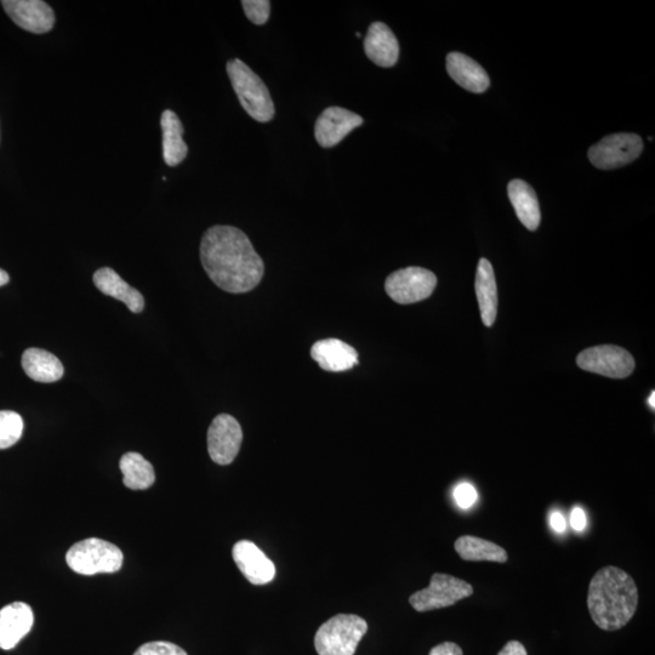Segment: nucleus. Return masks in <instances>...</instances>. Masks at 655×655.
Here are the masks:
<instances>
[{"label":"nucleus","instance_id":"23","mask_svg":"<svg viewBox=\"0 0 655 655\" xmlns=\"http://www.w3.org/2000/svg\"><path fill=\"white\" fill-rule=\"evenodd\" d=\"M455 551L465 561L508 562V552L501 546L472 535H464L454 543Z\"/></svg>","mask_w":655,"mask_h":655},{"label":"nucleus","instance_id":"13","mask_svg":"<svg viewBox=\"0 0 655 655\" xmlns=\"http://www.w3.org/2000/svg\"><path fill=\"white\" fill-rule=\"evenodd\" d=\"M232 556L239 571L253 585L269 584L275 578V565L252 541H238L233 546Z\"/></svg>","mask_w":655,"mask_h":655},{"label":"nucleus","instance_id":"7","mask_svg":"<svg viewBox=\"0 0 655 655\" xmlns=\"http://www.w3.org/2000/svg\"><path fill=\"white\" fill-rule=\"evenodd\" d=\"M437 286L434 272L423 267H407L386 278L387 295L397 304L409 305L430 298Z\"/></svg>","mask_w":655,"mask_h":655},{"label":"nucleus","instance_id":"4","mask_svg":"<svg viewBox=\"0 0 655 655\" xmlns=\"http://www.w3.org/2000/svg\"><path fill=\"white\" fill-rule=\"evenodd\" d=\"M367 631L366 620L358 615H335L318 629L316 651L318 655H353Z\"/></svg>","mask_w":655,"mask_h":655},{"label":"nucleus","instance_id":"19","mask_svg":"<svg viewBox=\"0 0 655 655\" xmlns=\"http://www.w3.org/2000/svg\"><path fill=\"white\" fill-rule=\"evenodd\" d=\"M475 289L482 322L484 326L492 327L497 320L498 288L493 266L487 259L478 262Z\"/></svg>","mask_w":655,"mask_h":655},{"label":"nucleus","instance_id":"34","mask_svg":"<svg viewBox=\"0 0 655 655\" xmlns=\"http://www.w3.org/2000/svg\"><path fill=\"white\" fill-rule=\"evenodd\" d=\"M654 400H655V393L652 392L651 397H649L648 403H649V406H651V408H652L653 410L655 409V403H654Z\"/></svg>","mask_w":655,"mask_h":655},{"label":"nucleus","instance_id":"22","mask_svg":"<svg viewBox=\"0 0 655 655\" xmlns=\"http://www.w3.org/2000/svg\"><path fill=\"white\" fill-rule=\"evenodd\" d=\"M163 130V157L169 167H176L185 161L189 147L185 144L184 125L176 113L170 110L164 111L161 118Z\"/></svg>","mask_w":655,"mask_h":655},{"label":"nucleus","instance_id":"8","mask_svg":"<svg viewBox=\"0 0 655 655\" xmlns=\"http://www.w3.org/2000/svg\"><path fill=\"white\" fill-rule=\"evenodd\" d=\"M577 364L586 372L612 379L630 377L636 366L630 352L614 345L595 346L580 352Z\"/></svg>","mask_w":655,"mask_h":655},{"label":"nucleus","instance_id":"6","mask_svg":"<svg viewBox=\"0 0 655 655\" xmlns=\"http://www.w3.org/2000/svg\"><path fill=\"white\" fill-rule=\"evenodd\" d=\"M472 594L474 588L465 580L448 574L435 573L432 575L429 588L415 592L410 596L409 603L415 611L424 613L451 607Z\"/></svg>","mask_w":655,"mask_h":655},{"label":"nucleus","instance_id":"16","mask_svg":"<svg viewBox=\"0 0 655 655\" xmlns=\"http://www.w3.org/2000/svg\"><path fill=\"white\" fill-rule=\"evenodd\" d=\"M311 357L327 372H346L358 364V353L349 344L338 339L317 341L311 349Z\"/></svg>","mask_w":655,"mask_h":655},{"label":"nucleus","instance_id":"31","mask_svg":"<svg viewBox=\"0 0 655 655\" xmlns=\"http://www.w3.org/2000/svg\"><path fill=\"white\" fill-rule=\"evenodd\" d=\"M498 655H528L526 648L518 641H510L501 649Z\"/></svg>","mask_w":655,"mask_h":655},{"label":"nucleus","instance_id":"32","mask_svg":"<svg viewBox=\"0 0 655 655\" xmlns=\"http://www.w3.org/2000/svg\"><path fill=\"white\" fill-rule=\"evenodd\" d=\"M550 524L552 529L557 533H563L566 531V518L561 514V512H554L550 517Z\"/></svg>","mask_w":655,"mask_h":655},{"label":"nucleus","instance_id":"30","mask_svg":"<svg viewBox=\"0 0 655 655\" xmlns=\"http://www.w3.org/2000/svg\"><path fill=\"white\" fill-rule=\"evenodd\" d=\"M571 524L574 531L583 532L586 527V516L582 508H574L571 515Z\"/></svg>","mask_w":655,"mask_h":655},{"label":"nucleus","instance_id":"20","mask_svg":"<svg viewBox=\"0 0 655 655\" xmlns=\"http://www.w3.org/2000/svg\"><path fill=\"white\" fill-rule=\"evenodd\" d=\"M22 368L28 378L37 383L50 384L64 377L65 368L58 357L42 349H28L22 355Z\"/></svg>","mask_w":655,"mask_h":655},{"label":"nucleus","instance_id":"14","mask_svg":"<svg viewBox=\"0 0 655 655\" xmlns=\"http://www.w3.org/2000/svg\"><path fill=\"white\" fill-rule=\"evenodd\" d=\"M32 608L25 602H14L0 609V648L10 651L31 631Z\"/></svg>","mask_w":655,"mask_h":655},{"label":"nucleus","instance_id":"33","mask_svg":"<svg viewBox=\"0 0 655 655\" xmlns=\"http://www.w3.org/2000/svg\"><path fill=\"white\" fill-rule=\"evenodd\" d=\"M9 275L7 272L4 270L0 269V287L5 286V284L9 283Z\"/></svg>","mask_w":655,"mask_h":655},{"label":"nucleus","instance_id":"24","mask_svg":"<svg viewBox=\"0 0 655 655\" xmlns=\"http://www.w3.org/2000/svg\"><path fill=\"white\" fill-rule=\"evenodd\" d=\"M119 467H121L124 476L125 487L131 489V491H145V489L152 487L156 481L155 469H153L150 461H147L139 453L124 454L121 461H119Z\"/></svg>","mask_w":655,"mask_h":655},{"label":"nucleus","instance_id":"11","mask_svg":"<svg viewBox=\"0 0 655 655\" xmlns=\"http://www.w3.org/2000/svg\"><path fill=\"white\" fill-rule=\"evenodd\" d=\"M3 9L22 30L43 34L53 30L54 10L42 0H3Z\"/></svg>","mask_w":655,"mask_h":655},{"label":"nucleus","instance_id":"18","mask_svg":"<svg viewBox=\"0 0 655 655\" xmlns=\"http://www.w3.org/2000/svg\"><path fill=\"white\" fill-rule=\"evenodd\" d=\"M94 283L96 288L102 294L111 296L127 305L128 309L134 313H140L144 310V296L135 288L129 286L124 279L110 267H104L95 272Z\"/></svg>","mask_w":655,"mask_h":655},{"label":"nucleus","instance_id":"3","mask_svg":"<svg viewBox=\"0 0 655 655\" xmlns=\"http://www.w3.org/2000/svg\"><path fill=\"white\" fill-rule=\"evenodd\" d=\"M226 70L244 111L256 122H271L275 117V104L258 74L239 59L227 62Z\"/></svg>","mask_w":655,"mask_h":655},{"label":"nucleus","instance_id":"29","mask_svg":"<svg viewBox=\"0 0 655 655\" xmlns=\"http://www.w3.org/2000/svg\"><path fill=\"white\" fill-rule=\"evenodd\" d=\"M429 655H464L463 649L453 642H444L431 649Z\"/></svg>","mask_w":655,"mask_h":655},{"label":"nucleus","instance_id":"25","mask_svg":"<svg viewBox=\"0 0 655 655\" xmlns=\"http://www.w3.org/2000/svg\"><path fill=\"white\" fill-rule=\"evenodd\" d=\"M24 420L11 410H0V449L13 447L24 432Z\"/></svg>","mask_w":655,"mask_h":655},{"label":"nucleus","instance_id":"12","mask_svg":"<svg viewBox=\"0 0 655 655\" xmlns=\"http://www.w3.org/2000/svg\"><path fill=\"white\" fill-rule=\"evenodd\" d=\"M363 124V118L346 108L333 106L324 110L315 125V138L323 148H332Z\"/></svg>","mask_w":655,"mask_h":655},{"label":"nucleus","instance_id":"17","mask_svg":"<svg viewBox=\"0 0 655 655\" xmlns=\"http://www.w3.org/2000/svg\"><path fill=\"white\" fill-rule=\"evenodd\" d=\"M447 71L455 83L471 93L482 94L491 85V79L483 67L457 51L448 54Z\"/></svg>","mask_w":655,"mask_h":655},{"label":"nucleus","instance_id":"5","mask_svg":"<svg viewBox=\"0 0 655 655\" xmlns=\"http://www.w3.org/2000/svg\"><path fill=\"white\" fill-rule=\"evenodd\" d=\"M123 552L108 541L90 538L74 544L66 555L68 567L83 575L116 573L122 568Z\"/></svg>","mask_w":655,"mask_h":655},{"label":"nucleus","instance_id":"26","mask_svg":"<svg viewBox=\"0 0 655 655\" xmlns=\"http://www.w3.org/2000/svg\"><path fill=\"white\" fill-rule=\"evenodd\" d=\"M244 13L255 25H265L270 19L271 3L267 0H243Z\"/></svg>","mask_w":655,"mask_h":655},{"label":"nucleus","instance_id":"27","mask_svg":"<svg viewBox=\"0 0 655 655\" xmlns=\"http://www.w3.org/2000/svg\"><path fill=\"white\" fill-rule=\"evenodd\" d=\"M134 655H187V653L174 643L157 641L141 646Z\"/></svg>","mask_w":655,"mask_h":655},{"label":"nucleus","instance_id":"15","mask_svg":"<svg viewBox=\"0 0 655 655\" xmlns=\"http://www.w3.org/2000/svg\"><path fill=\"white\" fill-rule=\"evenodd\" d=\"M364 51L369 60L380 67H392L400 58V44L391 28L383 22L370 25L364 38Z\"/></svg>","mask_w":655,"mask_h":655},{"label":"nucleus","instance_id":"9","mask_svg":"<svg viewBox=\"0 0 655 655\" xmlns=\"http://www.w3.org/2000/svg\"><path fill=\"white\" fill-rule=\"evenodd\" d=\"M642 150L643 141L639 135L613 134L590 147L589 159L598 169H617L636 161Z\"/></svg>","mask_w":655,"mask_h":655},{"label":"nucleus","instance_id":"10","mask_svg":"<svg viewBox=\"0 0 655 655\" xmlns=\"http://www.w3.org/2000/svg\"><path fill=\"white\" fill-rule=\"evenodd\" d=\"M243 441L238 421L229 414H220L208 430V452L214 463L230 465L236 459Z\"/></svg>","mask_w":655,"mask_h":655},{"label":"nucleus","instance_id":"2","mask_svg":"<svg viewBox=\"0 0 655 655\" xmlns=\"http://www.w3.org/2000/svg\"><path fill=\"white\" fill-rule=\"evenodd\" d=\"M639 606V590L631 575L609 566L600 569L589 585L588 607L598 628L617 631L630 622Z\"/></svg>","mask_w":655,"mask_h":655},{"label":"nucleus","instance_id":"28","mask_svg":"<svg viewBox=\"0 0 655 655\" xmlns=\"http://www.w3.org/2000/svg\"><path fill=\"white\" fill-rule=\"evenodd\" d=\"M454 499L461 509H469L477 501V491L470 483H460L454 489Z\"/></svg>","mask_w":655,"mask_h":655},{"label":"nucleus","instance_id":"1","mask_svg":"<svg viewBox=\"0 0 655 655\" xmlns=\"http://www.w3.org/2000/svg\"><path fill=\"white\" fill-rule=\"evenodd\" d=\"M201 261L216 286L232 294L258 287L265 273L264 261L246 233L232 226H213L204 233Z\"/></svg>","mask_w":655,"mask_h":655},{"label":"nucleus","instance_id":"21","mask_svg":"<svg viewBox=\"0 0 655 655\" xmlns=\"http://www.w3.org/2000/svg\"><path fill=\"white\" fill-rule=\"evenodd\" d=\"M510 202L514 205L518 219L529 231L538 229L541 221L537 193L523 180L510 181L508 186Z\"/></svg>","mask_w":655,"mask_h":655}]
</instances>
